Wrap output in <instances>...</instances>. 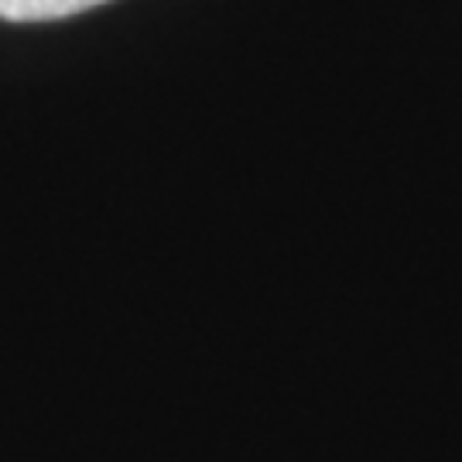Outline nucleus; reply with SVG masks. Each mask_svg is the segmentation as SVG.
<instances>
[{
	"instance_id": "f257e3e1",
	"label": "nucleus",
	"mask_w": 462,
	"mask_h": 462,
	"mask_svg": "<svg viewBox=\"0 0 462 462\" xmlns=\"http://www.w3.org/2000/svg\"><path fill=\"white\" fill-rule=\"evenodd\" d=\"M106 0H0L4 21H59L69 14H83Z\"/></svg>"
}]
</instances>
